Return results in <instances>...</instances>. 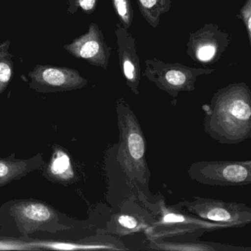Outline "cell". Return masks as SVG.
Listing matches in <instances>:
<instances>
[{
  "label": "cell",
  "mask_w": 251,
  "mask_h": 251,
  "mask_svg": "<svg viewBox=\"0 0 251 251\" xmlns=\"http://www.w3.org/2000/svg\"><path fill=\"white\" fill-rule=\"evenodd\" d=\"M119 142L113 146L114 158L126 178L138 192L140 203L151 212L158 200L150 190L151 172L146 160L147 142L136 114L124 98L116 102Z\"/></svg>",
  "instance_id": "6da1fadb"
},
{
  "label": "cell",
  "mask_w": 251,
  "mask_h": 251,
  "mask_svg": "<svg viewBox=\"0 0 251 251\" xmlns=\"http://www.w3.org/2000/svg\"><path fill=\"white\" fill-rule=\"evenodd\" d=\"M203 130L222 145H236L251 137V92L245 83L218 89L202 106Z\"/></svg>",
  "instance_id": "7a4b0ae2"
},
{
  "label": "cell",
  "mask_w": 251,
  "mask_h": 251,
  "mask_svg": "<svg viewBox=\"0 0 251 251\" xmlns=\"http://www.w3.org/2000/svg\"><path fill=\"white\" fill-rule=\"evenodd\" d=\"M154 216L155 220L145 231L147 237L154 239H198L204 233L230 228L227 224L213 223L197 217L177 204L167 205L158 198Z\"/></svg>",
  "instance_id": "3957f363"
},
{
  "label": "cell",
  "mask_w": 251,
  "mask_h": 251,
  "mask_svg": "<svg viewBox=\"0 0 251 251\" xmlns=\"http://www.w3.org/2000/svg\"><path fill=\"white\" fill-rule=\"evenodd\" d=\"M143 75L160 90L177 100L180 92H193L198 77L212 74L215 70L190 67L179 63H166L156 58L145 61Z\"/></svg>",
  "instance_id": "277c9868"
},
{
  "label": "cell",
  "mask_w": 251,
  "mask_h": 251,
  "mask_svg": "<svg viewBox=\"0 0 251 251\" xmlns=\"http://www.w3.org/2000/svg\"><path fill=\"white\" fill-rule=\"evenodd\" d=\"M192 180L215 186H244L251 183V161H201L187 170Z\"/></svg>",
  "instance_id": "5b68a950"
},
{
  "label": "cell",
  "mask_w": 251,
  "mask_h": 251,
  "mask_svg": "<svg viewBox=\"0 0 251 251\" xmlns=\"http://www.w3.org/2000/svg\"><path fill=\"white\" fill-rule=\"evenodd\" d=\"M177 205L202 220L232 227H244L251 223V208L240 202L193 196L192 201H182Z\"/></svg>",
  "instance_id": "8992f818"
},
{
  "label": "cell",
  "mask_w": 251,
  "mask_h": 251,
  "mask_svg": "<svg viewBox=\"0 0 251 251\" xmlns=\"http://www.w3.org/2000/svg\"><path fill=\"white\" fill-rule=\"evenodd\" d=\"M231 42V36L217 25L206 23L189 33L186 54L195 62L213 64L220 61Z\"/></svg>",
  "instance_id": "52a82bcc"
},
{
  "label": "cell",
  "mask_w": 251,
  "mask_h": 251,
  "mask_svg": "<svg viewBox=\"0 0 251 251\" xmlns=\"http://www.w3.org/2000/svg\"><path fill=\"white\" fill-rule=\"evenodd\" d=\"M29 77L30 87L42 93L77 90L88 84L78 71L67 67L36 65Z\"/></svg>",
  "instance_id": "ba28073f"
},
{
  "label": "cell",
  "mask_w": 251,
  "mask_h": 251,
  "mask_svg": "<svg viewBox=\"0 0 251 251\" xmlns=\"http://www.w3.org/2000/svg\"><path fill=\"white\" fill-rule=\"evenodd\" d=\"M110 217L102 233L125 236L145 232L155 220V216L146 207L134 201L126 202Z\"/></svg>",
  "instance_id": "9c48e42d"
},
{
  "label": "cell",
  "mask_w": 251,
  "mask_h": 251,
  "mask_svg": "<svg viewBox=\"0 0 251 251\" xmlns=\"http://www.w3.org/2000/svg\"><path fill=\"white\" fill-rule=\"evenodd\" d=\"M64 49L73 56L84 59L91 65L106 70L111 55V48L107 45L103 33L96 23H91L87 33L76 38Z\"/></svg>",
  "instance_id": "30bf717a"
},
{
  "label": "cell",
  "mask_w": 251,
  "mask_h": 251,
  "mask_svg": "<svg viewBox=\"0 0 251 251\" xmlns=\"http://www.w3.org/2000/svg\"><path fill=\"white\" fill-rule=\"evenodd\" d=\"M115 35L118 47L119 62L126 84L134 95H139L142 69L136 50V40L128 30L120 23L116 25Z\"/></svg>",
  "instance_id": "8fae6325"
},
{
  "label": "cell",
  "mask_w": 251,
  "mask_h": 251,
  "mask_svg": "<svg viewBox=\"0 0 251 251\" xmlns=\"http://www.w3.org/2000/svg\"><path fill=\"white\" fill-rule=\"evenodd\" d=\"M13 215L23 233L48 230L49 227H53L52 225H58V214L55 209L37 201H23L15 204L13 207Z\"/></svg>",
  "instance_id": "7c38bea8"
},
{
  "label": "cell",
  "mask_w": 251,
  "mask_h": 251,
  "mask_svg": "<svg viewBox=\"0 0 251 251\" xmlns=\"http://www.w3.org/2000/svg\"><path fill=\"white\" fill-rule=\"evenodd\" d=\"M148 248L172 251H251L250 247L236 246L220 242H203L198 239H154L147 237Z\"/></svg>",
  "instance_id": "4fadbf2b"
},
{
  "label": "cell",
  "mask_w": 251,
  "mask_h": 251,
  "mask_svg": "<svg viewBox=\"0 0 251 251\" xmlns=\"http://www.w3.org/2000/svg\"><path fill=\"white\" fill-rule=\"evenodd\" d=\"M42 164L43 158L41 154L27 160L17 159L13 155L8 158H0V186L22 178Z\"/></svg>",
  "instance_id": "5bb4252c"
},
{
  "label": "cell",
  "mask_w": 251,
  "mask_h": 251,
  "mask_svg": "<svg viewBox=\"0 0 251 251\" xmlns=\"http://www.w3.org/2000/svg\"><path fill=\"white\" fill-rule=\"evenodd\" d=\"M46 174L49 178L61 183L71 182L74 179L75 173L70 155L63 150H56L47 167Z\"/></svg>",
  "instance_id": "9a60e30c"
},
{
  "label": "cell",
  "mask_w": 251,
  "mask_h": 251,
  "mask_svg": "<svg viewBox=\"0 0 251 251\" xmlns=\"http://www.w3.org/2000/svg\"><path fill=\"white\" fill-rule=\"evenodd\" d=\"M139 11L150 26L156 28L163 14L170 11L172 0H136Z\"/></svg>",
  "instance_id": "2e32d148"
},
{
  "label": "cell",
  "mask_w": 251,
  "mask_h": 251,
  "mask_svg": "<svg viewBox=\"0 0 251 251\" xmlns=\"http://www.w3.org/2000/svg\"><path fill=\"white\" fill-rule=\"evenodd\" d=\"M9 41L0 44V96L9 85L14 73L13 56L9 53Z\"/></svg>",
  "instance_id": "e0dca14e"
},
{
  "label": "cell",
  "mask_w": 251,
  "mask_h": 251,
  "mask_svg": "<svg viewBox=\"0 0 251 251\" xmlns=\"http://www.w3.org/2000/svg\"><path fill=\"white\" fill-rule=\"evenodd\" d=\"M116 15L120 23L128 30L133 23V9L131 0H111Z\"/></svg>",
  "instance_id": "ac0fdd59"
},
{
  "label": "cell",
  "mask_w": 251,
  "mask_h": 251,
  "mask_svg": "<svg viewBox=\"0 0 251 251\" xmlns=\"http://www.w3.org/2000/svg\"><path fill=\"white\" fill-rule=\"evenodd\" d=\"M98 0H69L68 11L70 14H75L79 8H81L86 14H92L96 10Z\"/></svg>",
  "instance_id": "d6986e66"
},
{
  "label": "cell",
  "mask_w": 251,
  "mask_h": 251,
  "mask_svg": "<svg viewBox=\"0 0 251 251\" xmlns=\"http://www.w3.org/2000/svg\"><path fill=\"white\" fill-rule=\"evenodd\" d=\"M238 17L242 20L245 25L249 43H251V0H246L243 6L239 11Z\"/></svg>",
  "instance_id": "ffe728a7"
}]
</instances>
